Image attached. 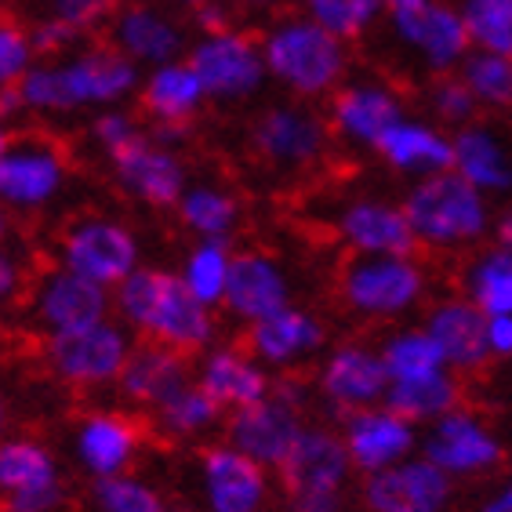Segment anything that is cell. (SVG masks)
<instances>
[{
    "label": "cell",
    "instance_id": "1",
    "mask_svg": "<svg viewBox=\"0 0 512 512\" xmlns=\"http://www.w3.org/2000/svg\"><path fill=\"white\" fill-rule=\"evenodd\" d=\"M142 69L124 59L113 44L84 40L62 59H37V66L15 84L26 117H77L99 109L128 106L138 95Z\"/></svg>",
    "mask_w": 512,
    "mask_h": 512
},
{
    "label": "cell",
    "instance_id": "2",
    "mask_svg": "<svg viewBox=\"0 0 512 512\" xmlns=\"http://www.w3.org/2000/svg\"><path fill=\"white\" fill-rule=\"evenodd\" d=\"M109 295H113V316L135 335V342H157L175 353L200 356L222 335L218 309L189 295L175 269L138 266Z\"/></svg>",
    "mask_w": 512,
    "mask_h": 512
},
{
    "label": "cell",
    "instance_id": "3",
    "mask_svg": "<svg viewBox=\"0 0 512 512\" xmlns=\"http://www.w3.org/2000/svg\"><path fill=\"white\" fill-rule=\"evenodd\" d=\"M262 59H266L269 84L284 91L287 99L324 102L345 80L353 77V44L331 37L302 11H280L258 33Z\"/></svg>",
    "mask_w": 512,
    "mask_h": 512
},
{
    "label": "cell",
    "instance_id": "4",
    "mask_svg": "<svg viewBox=\"0 0 512 512\" xmlns=\"http://www.w3.org/2000/svg\"><path fill=\"white\" fill-rule=\"evenodd\" d=\"M400 204H404V215L411 222L414 244L422 251H433V255L476 251L491 237V197H483L480 189H473L454 171H440V175L411 182Z\"/></svg>",
    "mask_w": 512,
    "mask_h": 512
},
{
    "label": "cell",
    "instance_id": "5",
    "mask_svg": "<svg viewBox=\"0 0 512 512\" xmlns=\"http://www.w3.org/2000/svg\"><path fill=\"white\" fill-rule=\"evenodd\" d=\"M338 302L364 324H404L429 302V269L418 255H349L335 280Z\"/></svg>",
    "mask_w": 512,
    "mask_h": 512
},
{
    "label": "cell",
    "instance_id": "6",
    "mask_svg": "<svg viewBox=\"0 0 512 512\" xmlns=\"http://www.w3.org/2000/svg\"><path fill=\"white\" fill-rule=\"evenodd\" d=\"M73 182V157L66 142L51 131L15 128L0 149V207L11 218L44 215L66 197Z\"/></svg>",
    "mask_w": 512,
    "mask_h": 512
},
{
    "label": "cell",
    "instance_id": "7",
    "mask_svg": "<svg viewBox=\"0 0 512 512\" xmlns=\"http://www.w3.org/2000/svg\"><path fill=\"white\" fill-rule=\"evenodd\" d=\"M131 349H135V335L117 316H106L73 335L44 338L40 364L73 393H106V389H117V378L128 364Z\"/></svg>",
    "mask_w": 512,
    "mask_h": 512
},
{
    "label": "cell",
    "instance_id": "8",
    "mask_svg": "<svg viewBox=\"0 0 512 512\" xmlns=\"http://www.w3.org/2000/svg\"><path fill=\"white\" fill-rule=\"evenodd\" d=\"M186 62L197 73L207 102L215 106H244L258 99L269 84L258 33L244 30L237 22L226 30L197 33L189 40Z\"/></svg>",
    "mask_w": 512,
    "mask_h": 512
},
{
    "label": "cell",
    "instance_id": "9",
    "mask_svg": "<svg viewBox=\"0 0 512 512\" xmlns=\"http://www.w3.org/2000/svg\"><path fill=\"white\" fill-rule=\"evenodd\" d=\"M55 262L106 291L124 284L138 266H146L138 233L109 211H84L69 218L55 240Z\"/></svg>",
    "mask_w": 512,
    "mask_h": 512
},
{
    "label": "cell",
    "instance_id": "10",
    "mask_svg": "<svg viewBox=\"0 0 512 512\" xmlns=\"http://www.w3.org/2000/svg\"><path fill=\"white\" fill-rule=\"evenodd\" d=\"M247 149L276 175H302L327 157L331 128L313 102L280 99L258 109L247 124Z\"/></svg>",
    "mask_w": 512,
    "mask_h": 512
},
{
    "label": "cell",
    "instance_id": "11",
    "mask_svg": "<svg viewBox=\"0 0 512 512\" xmlns=\"http://www.w3.org/2000/svg\"><path fill=\"white\" fill-rule=\"evenodd\" d=\"M276 480L291 494L295 512H338L345 483L353 480V462L342 444L338 425L306 422L295 447L276 469Z\"/></svg>",
    "mask_w": 512,
    "mask_h": 512
},
{
    "label": "cell",
    "instance_id": "12",
    "mask_svg": "<svg viewBox=\"0 0 512 512\" xmlns=\"http://www.w3.org/2000/svg\"><path fill=\"white\" fill-rule=\"evenodd\" d=\"M385 22L396 44L411 51V59L433 77L458 73L465 55L473 51L462 11L451 0H400L385 8Z\"/></svg>",
    "mask_w": 512,
    "mask_h": 512
},
{
    "label": "cell",
    "instance_id": "13",
    "mask_svg": "<svg viewBox=\"0 0 512 512\" xmlns=\"http://www.w3.org/2000/svg\"><path fill=\"white\" fill-rule=\"evenodd\" d=\"M69 483L59 454L33 433L0 440V512H59Z\"/></svg>",
    "mask_w": 512,
    "mask_h": 512
},
{
    "label": "cell",
    "instance_id": "14",
    "mask_svg": "<svg viewBox=\"0 0 512 512\" xmlns=\"http://www.w3.org/2000/svg\"><path fill=\"white\" fill-rule=\"evenodd\" d=\"M22 306H26V316H30V327L44 342V338H62L73 335V331H84V327L113 316V295H109L106 287L77 276L73 269L51 262V266H44L30 280V291H26Z\"/></svg>",
    "mask_w": 512,
    "mask_h": 512
},
{
    "label": "cell",
    "instance_id": "15",
    "mask_svg": "<svg viewBox=\"0 0 512 512\" xmlns=\"http://www.w3.org/2000/svg\"><path fill=\"white\" fill-rule=\"evenodd\" d=\"M418 451L444 469L454 483L458 480H480L502 469L505 444L494 433V425L483 418L476 407H454L444 418H436L422 429V447Z\"/></svg>",
    "mask_w": 512,
    "mask_h": 512
},
{
    "label": "cell",
    "instance_id": "16",
    "mask_svg": "<svg viewBox=\"0 0 512 512\" xmlns=\"http://www.w3.org/2000/svg\"><path fill=\"white\" fill-rule=\"evenodd\" d=\"M146 451V425L124 407H91L69 429V462L88 480L131 473Z\"/></svg>",
    "mask_w": 512,
    "mask_h": 512
},
{
    "label": "cell",
    "instance_id": "17",
    "mask_svg": "<svg viewBox=\"0 0 512 512\" xmlns=\"http://www.w3.org/2000/svg\"><path fill=\"white\" fill-rule=\"evenodd\" d=\"M407 109L404 91L382 77H349L342 88L327 99V128L331 138L356 153H375L378 142L396 120H404Z\"/></svg>",
    "mask_w": 512,
    "mask_h": 512
},
{
    "label": "cell",
    "instance_id": "18",
    "mask_svg": "<svg viewBox=\"0 0 512 512\" xmlns=\"http://www.w3.org/2000/svg\"><path fill=\"white\" fill-rule=\"evenodd\" d=\"M200 512H269L276 473L251 462L233 444H207L193 462Z\"/></svg>",
    "mask_w": 512,
    "mask_h": 512
},
{
    "label": "cell",
    "instance_id": "19",
    "mask_svg": "<svg viewBox=\"0 0 512 512\" xmlns=\"http://www.w3.org/2000/svg\"><path fill=\"white\" fill-rule=\"evenodd\" d=\"M385 389H389V375H385L375 342L345 338V342L327 345L324 356L316 360L313 393L338 418L349 411H360V407L382 404Z\"/></svg>",
    "mask_w": 512,
    "mask_h": 512
},
{
    "label": "cell",
    "instance_id": "20",
    "mask_svg": "<svg viewBox=\"0 0 512 512\" xmlns=\"http://www.w3.org/2000/svg\"><path fill=\"white\" fill-rule=\"evenodd\" d=\"M106 164L113 186L128 200L149 207V211H175V204L189 186V164L182 157V149L157 142L149 135V128L138 142L120 149L117 157H109Z\"/></svg>",
    "mask_w": 512,
    "mask_h": 512
},
{
    "label": "cell",
    "instance_id": "21",
    "mask_svg": "<svg viewBox=\"0 0 512 512\" xmlns=\"http://www.w3.org/2000/svg\"><path fill=\"white\" fill-rule=\"evenodd\" d=\"M331 233L349 255H414L404 204L385 193H349L331 211Z\"/></svg>",
    "mask_w": 512,
    "mask_h": 512
},
{
    "label": "cell",
    "instance_id": "22",
    "mask_svg": "<svg viewBox=\"0 0 512 512\" xmlns=\"http://www.w3.org/2000/svg\"><path fill=\"white\" fill-rule=\"evenodd\" d=\"M295 302V276L284 266V258L269 247H237L229 287L218 313L233 324L251 327Z\"/></svg>",
    "mask_w": 512,
    "mask_h": 512
},
{
    "label": "cell",
    "instance_id": "23",
    "mask_svg": "<svg viewBox=\"0 0 512 512\" xmlns=\"http://www.w3.org/2000/svg\"><path fill=\"white\" fill-rule=\"evenodd\" d=\"M106 44L131 59L138 69H153L164 62L186 59L189 33L175 8L157 0H128L117 4L113 19L106 22Z\"/></svg>",
    "mask_w": 512,
    "mask_h": 512
},
{
    "label": "cell",
    "instance_id": "24",
    "mask_svg": "<svg viewBox=\"0 0 512 512\" xmlns=\"http://www.w3.org/2000/svg\"><path fill=\"white\" fill-rule=\"evenodd\" d=\"M244 345L273 375H291L324 356V349L331 345V331L316 309L291 302L266 320L244 327Z\"/></svg>",
    "mask_w": 512,
    "mask_h": 512
},
{
    "label": "cell",
    "instance_id": "25",
    "mask_svg": "<svg viewBox=\"0 0 512 512\" xmlns=\"http://www.w3.org/2000/svg\"><path fill=\"white\" fill-rule=\"evenodd\" d=\"M338 433H342V444L349 451L353 473L360 476L393 469V465L407 462L422 447V425H414L411 418H404L400 411L385 404L342 414Z\"/></svg>",
    "mask_w": 512,
    "mask_h": 512
},
{
    "label": "cell",
    "instance_id": "26",
    "mask_svg": "<svg viewBox=\"0 0 512 512\" xmlns=\"http://www.w3.org/2000/svg\"><path fill=\"white\" fill-rule=\"evenodd\" d=\"M451 502L454 480L422 451L393 469L360 476V505L367 512H447Z\"/></svg>",
    "mask_w": 512,
    "mask_h": 512
},
{
    "label": "cell",
    "instance_id": "27",
    "mask_svg": "<svg viewBox=\"0 0 512 512\" xmlns=\"http://www.w3.org/2000/svg\"><path fill=\"white\" fill-rule=\"evenodd\" d=\"M306 422V411H298V407L284 404L280 396L269 393L258 404L226 414L222 436H226V444L247 454L251 462L266 465L269 473H276L287 454H291V447H295L298 433L306 429Z\"/></svg>",
    "mask_w": 512,
    "mask_h": 512
},
{
    "label": "cell",
    "instance_id": "28",
    "mask_svg": "<svg viewBox=\"0 0 512 512\" xmlns=\"http://www.w3.org/2000/svg\"><path fill=\"white\" fill-rule=\"evenodd\" d=\"M273 378V371L244 342H222V338L193 364V382L226 414L266 400L273 393Z\"/></svg>",
    "mask_w": 512,
    "mask_h": 512
},
{
    "label": "cell",
    "instance_id": "29",
    "mask_svg": "<svg viewBox=\"0 0 512 512\" xmlns=\"http://www.w3.org/2000/svg\"><path fill=\"white\" fill-rule=\"evenodd\" d=\"M422 327L440 345L447 371H454V375H476V371L491 364V353H487V316L462 291L425 302Z\"/></svg>",
    "mask_w": 512,
    "mask_h": 512
},
{
    "label": "cell",
    "instance_id": "30",
    "mask_svg": "<svg viewBox=\"0 0 512 512\" xmlns=\"http://www.w3.org/2000/svg\"><path fill=\"white\" fill-rule=\"evenodd\" d=\"M375 157L404 182L440 175V171H451V131L436 120L407 113L382 135Z\"/></svg>",
    "mask_w": 512,
    "mask_h": 512
},
{
    "label": "cell",
    "instance_id": "31",
    "mask_svg": "<svg viewBox=\"0 0 512 512\" xmlns=\"http://www.w3.org/2000/svg\"><path fill=\"white\" fill-rule=\"evenodd\" d=\"M451 171L483 197H512V146L494 124L473 120L451 131Z\"/></svg>",
    "mask_w": 512,
    "mask_h": 512
},
{
    "label": "cell",
    "instance_id": "32",
    "mask_svg": "<svg viewBox=\"0 0 512 512\" xmlns=\"http://www.w3.org/2000/svg\"><path fill=\"white\" fill-rule=\"evenodd\" d=\"M186 382H193V364L186 353H175L157 342H135L128 364L117 378V393L128 407L149 414Z\"/></svg>",
    "mask_w": 512,
    "mask_h": 512
},
{
    "label": "cell",
    "instance_id": "33",
    "mask_svg": "<svg viewBox=\"0 0 512 512\" xmlns=\"http://www.w3.org/2000/svg\"><path fill=\"white\" fill-rule=\"evenodd\" d=\"M135 99L146 124H186V128L197 124V117L207 106L204 88H200L197 73L186 59L142 69V84H138Z\"/></svg>",
    "mask_w": 512,
    "mask_h": 512
},
{
    "label": "cell",
    "instance_id": "34",
    "mask_svg": "<svg viewBox=\"0 0 512 512\" xmlns=\"http://www.w3.org/2000/svg\"><path fill=\"white\" fill-rule=\"evenodd\" d=\"M178 226L186 229L189 240H237L244 222V200L229 182L218 178H189L186 193L175 204Z\"/></svg>",
    "mask_w": 512,
    "mask_h": 512
},
{
    "label": "cell",
    "instance_id": "35",
    "mask_svg": "<svg viewBox=\"0 0 512 512\" xmlns=\"http://www.w3.org/2000/svg\"><path fill=\"white\" fill-rule=\"evenodd\" d=\"M222 422H226V411L197 382H186L164 404H157L149 411L153 433H160L171 444H200L211 433H218Z\"/></svg>",
    "mask_w": 512,
    "mask_h": 512
},
{
    "label": "cell",
    "instance_id": "36",
    "mask_svg": "<svg viewBox=\"0 0 512 512\" xmlns=\"http://www.w3.org/2000/svg\"><path fill=\"white\" fill-rule=\"evenodd\" d=\"M458 284L483 316H512V251L498 244L476 247L465 258Z\"/></svg>",
    "mask_w": 512,
    "mask_h": 512
},
{
    "label": "cell",
    "instance_id": "37",
    "mask_svg": "<svg viewBox=\"0 0 512 512\" xmlns=\"http://www.w3.org/2000/svg\"><path fill=\"white\" fill-rule=\"evenodd\" d=\"M382 404L425 429L429 422L465 404V385L462 375H454V371H436V375L414 378V382H389Z\"/></svg>",
    "mask_w": 512,
    "mask_h": 512
},
{
    "label": "cell",
    "instance_id": "38",
    "mask_svg": "<svg viewBox=\"0 0 512 512\" xmlns=\"http://www.w3.org/2000/svg\"><path fill=\"white\" fill-rule=\"evenodd\" d=\"M378 356H382L389 382H414V378L447 371L440 345L429 338L422 324H393L378 342Z\"/></svg>",
    "mask_w": 512,
    "mask_h": 512
},
{
    "label": "cell",
    "instance_id": "39",
    "mask_svg": "<svg viewBox=\"0 0 512 512\" xmlns=\"http://www.w3.org/2000/svg\"><path fill=\"white\" fill-rule=\"evenodd\" d=\"M233 251H237V244H229V240H189V247L182 251V262L175 269L189 295L200 298L211 309H222L229 269H233Z\"/></svg>",
    "mask_w": 512,
    "mask_h": 512
},
{
    "label": "cell",
    "instance_id": "40",
    "mask_svg": "<svg viewBox=\"0 0 512 512\" xmlns=\"http://www.w3.org/2000/svg\"><path fill=\"white\" fill-rule=\"evenodd\" d=\"M458 77L473 91L480 113H512V55L494 51H469L458 66Z\"/></svg>",
    "mask_w": 512,
    "mask_h": 512
},
{
    "label": "cell",
    "instance_id": "41",
    "mask_svg": "<svg viewBox=\"0 0 512 512\" xmlns=\"http://www.w3.org/2000/svg\"><path fill=\"white\" fill-rule=\"evenodd\" d=\"M298 11L345 44L364 40L385 19L382 0H298Z\"/></svg>",
    "mask_w": 512,
    "mask_h": 512
},
{
    "label": "cell",
    "instance_id": "42",
    "mask_svg": "<svg viewBox=\"0 0 512 512\" xmlns=\"http://www.w3.org/2000/svg\"><path fill=\"white\" fill-rule=\"evenodd\" d=\"M164 494L149 476H138L135 469L106 480H91L88 487V509L91 512H160Z\"/></svg>",
    "mask_w": 512,
    "mask_h": 512
},
{
    "label": "cell",
    "instance_id": "43",
    "mask_svg": "<svg viewBox=\"0 0 512 512\" xmlns=\"http://www.w3.org/2000/svg\"><path fill=\"white\" fill-rule=\"evenodd\" d=\"M473 51L512 55V0H458Z\"/></svg>",
    "mask_w": 512,
    "mask_h": 512
},
{
    "label": "cell",
    "instance_id": "44",
    "mask_svg": "<svg viewBox=\"0 0 512 512\" xmlns=\"http://www.w3.org/2000/svg\"><path fill=\"white\" fill-rule=\"evenodd\" d=\"M429 113H433L436 124H444L447 131H458L465 124L480 120V106H476L473 91L465 88V80L458 73H444V77H433L429 84Z\"/></svg>",
    "mask_w": 512,
    "mask_h": 512
},
{
    "label": "cell",
    "instance_id": "45",
    "mask_svg": "<svg viewBox=\"0 0 512 512\" xmlns=\"http://www.w3.org/2000/svg\"><path fill=\"white\" fill-rule=\"evenodd\" d=\"M142 135H146V120L128 106L99 109L88 124V142L99 149L106 160L117 157L120 149H128L131 142H138Z\"/></svg>",
    "mask_w": 512,
    "mask_h": 512
},
{
    "label": "cell",
    "instance_id": "46",
    "mask_svg": "<svg viewBox=\"0 0 512 512\" xmlns=\"http://www.w3.org/2000/svg\"><path fill=\"white\" fill-rule=\"evenodd\" d=\"M37 48H33L30 26H22L11 15H0V91L15 88L33 66H37Z\"/></svg>",
    "mask_w": 512,
    "mask_h": 512
},
{
    "label": "cell",
    "instance_id": "47",
    "mask_svg": "<svg viewBox=\"0 0 512 512\" xmlns=\"http://www.w3.org/2000/svg\"><path fill=\"white\" fill-rule=\"evenodd\" d=\"M117 0H40V19H51L88 40L95 30H106Z\"/></svg>",
    "mask_w": 512,
    "mask_h": 512
},
{
    "label": "cell",
    "instance_id": "48",
    "mask_svg": "<svg viewBox=\"0 0 512 512\" xmlns=\"http://www.w3.org/2000/svg\"><path fill=\"white\" fill-rule=\"evenodd\" d=\"M30 266L26 258L15 251L11 244L0 247V313L15 309L19 302H26V291H30Z\"/></svg>",
    "mask_w": 512,
    "mask_h": 512
},
{
    "label": "cell",
    "instance_id": "49",
    "mask_svg": "<svg viewBox=\"0 0 512 512\" xmlns=\"http://www.w3.org/2000/svg\"><path fill=\"white\" fill-rule=\"evenodd\" d=\"M30 37H33V48H37L40 59H62V55H69L73 48L84 44V37H77L73 30H66V26H59V22H51V19L33 22Z\"/></svg>",
    "mask_w": 512,
    "mask_h": 512
},
{
    "label": "cell",
    "instance_id": "50",
    "mask_svg": "<svg viewBox=\"0 0 512 512\" xmlns=\"http://www.w3.org/2000/svg\"><path fill=\"white\" fill-rule=\"evenodd\" d=\"M487 353L491 360H512V316H487Z\"/></svg>",
    "mask_w": 512,
    "mask_h": 512
},
{
    "label": "cell",
    "instance_id": "51",
    "mask_svg": "<svg viewBox=\"0 0 512 512\" xmlns=\"http://www.w3.org/2000/svg\"><path fill=\"white\" fill-rule=\"evenodd\" d=\"M193 22H197L200 33H211V30H226L237 19H233V4L229 0H211V4L193 11Z\"/></svg>",
    "mask_w": 512,
    "mask_h": 512
},
{
    "label": "cell",
    "instance_id": "52",
    "mask_svg": "<svg viewBox=\"0 0 512 512\" xmlns=\"http://www.w3.org/2000/svg\"><path fill=\"white\" fill-rule=\"evenodd\" d=\"M480 512H512V469L505 480L494 483V491L480 502Z\"/></svg>",
    "mask_w": 512,
    "mask_h": 512
},
{
    "label": "cell",
    "instance_id": "53",
    "mask_svg": "<svg viewBox=\"0 0 512 512\" xmlns=\"http://www.w3.org/2000/svg\"><path fill=\"white\" fill-rule=\"evenodd\" d=\"M491 237H494V244H498V247L512 251V207H505L502 215H494Z\"/></svg>",
    "mask_w": 512,
    "mask_h": 512
},
{
    "label": "cell",
    "instance_id": "54",
    "mask_svg": "<svg viewBox=\"0 0 512 512\" xmlns=\"http://www.w3.org/2000/svg\"><path fill=\"white\" fill-rule=\"evenodd\" d=\"M229 4L240 11H273V8H280L284 0H229Z\"/></svg>",
    "mask_w": 512,
    "mask_h": 512
},
{
    "label": "cell",
    "instance_id": "55",
    "mask_svg": "<svg viewBox=\"0 0 512 512\" xmlns=\"http://www.w3.org/2000/svg\"><path fill=\"white\" fill-rule=\"evenodd\" d=\"M160 4H168V8H175V11H189V15H193V11L204 8V4H211V0H160Z\"/></svg>",
    "mask_w": 512,
    "mask_h": 512
},
{
    "label": "cell",
    "instance_id": "56",
    "mask_svg": "<svg viewBox=\"0 0 512 512\" xmlns=\"http://www.w3.org/2000/svg\"><path fill=\"white\" fill-rule=\"evenodd\" d=\"M8 240H11V215L0 207V247L8 244Z\"/></svg>",
    "mask_w": 512,
    "mask_h": 512
},
{
    "label": "cell",
    "instance_id": "57",
    "mask_svg": "<svg viewBox=\"0 0 512 512\" xmlns=\"http://www.w3.org/2000/svg\"><path fill=\"white\" fill-rule=\"evenodd\" d=\"M8 422H11L8 400H4V393H0V440H4V436H8Z\"/></svg>",
    "mask_w": 512,
    "mask_h": 512
},
{
    "label": "cell",
    "instance_id": "58",
    "mask_svg": "<svg viewBox=\"0 0 512 512\" xmlns=\"http://www.w3.org/2000/svg\"><path fill=\"white\" fill-rule=\"evenodd\" d=\"M11 135H15V124H11V120H4V117H0V149L8 146V142H11Z\"/></svg>",
    "mask_w": 512,
    "mask_h": 512
},
{
    "label": "cell",
    "instance_id": "59",
    "mask_svg": "<svg viewBox=\"0 0 512 512\" xmlns=\"http://www.w3.org/2000/svg\"><path fill=\"white\" fill-rule=\"evenodd\" d=\"M160 512H200V509H189V505H164Z\"/></svg>",
    "mask_w": 512,
    "mask_h": 512
},
{
    "label": "cell",
    "instance_id": "60",
    "mask_svg": "<svg viewBox=\"0 0 512 512\" xmlns=\"http://www.w3.org/2000/svg\"><path fill=\"white\" fill-rule=\"evenodd\" d=\"M382 4H385V8H393V4H400V0H382Z\"/></svg>",
    "mask_w": 512,
    "mask_h": 512
},
{
    "label": "cell",
    "instance_id": "61",
    "mask_svg": "<svg viewBox=\"0 0 512 512\" xmlns=\"http://www.w3.org/2000/svg\"><path fill=\"white\" fill-rule=\"evenodd\" d=\"M117 4H128V0H117Z\"/></svg>",
    "mask_w": 512,
    "mask_h": 512
}]
</instances>
